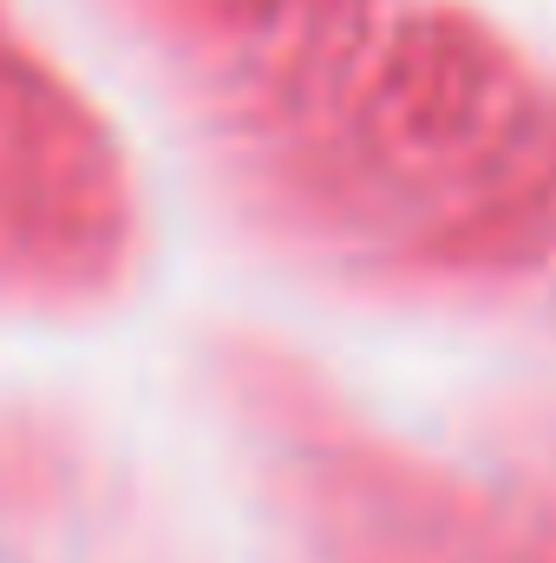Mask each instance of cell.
Segmentation results:
<instances>
[{
    "label": "cell",
    "instance_id": "6da1fadb",
    "mask_svg": "<svg viewBox=\"0 0 556 563\" xmlns=\"http://www.w3.org/2000/svg\"><path fill=\"white\" fill-rule=\"evenodd\" d=\"M144 184L288 295L556 347V59L491 0H40Z\"/></svg>",
    "mask_w": 556,
    "mask_h": 563
},
{
    "label": "cell",
    "instance_id": "7a4b0ae2",
    "mask_svg": "<svg viewBox=\"0 0 556 563\" xmlns=\"http://www.w3.org/2000/svg\"><path fill=\"white\" fill-rule=\"evenodd\" d=\"M210 413L281 563H556V432L419 445L281 341L210 354Z\"/></svg>",
    "mask_w": 556,
    "mask_h": 563
},
{
    "label": "cell",
    "instance_id": "3957f363",
    "mask_svg": "<svg viewBox=\"0 0 556 563\" xmlns=\"http://www.w3.org/2000/svg\"><path fill=\"white\" fill-rule=\"evenodd\" d=\"M151 184L40 0H0V328H73L132 295Z\"/></svg>",
    "mask_w": 556,
    "mask_h": 563
}]
</instances>
